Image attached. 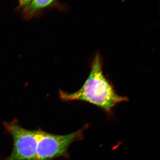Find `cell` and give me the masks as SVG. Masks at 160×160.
Returning a JSON list of instances; mask_svg holds the SVG:
<instances>
[{"label": "cell", "mask_w": 160, "mask_h": 160, "mask_svg": "<svg viewBox=\"0 0 160 160\" xmlns=\"http://www.w3.org/2000/svg\"><path fill=\"white\" fill-rule=\"evenodd\" d=\"M61 99L65 102L82 101L90 103L111 114L113 108L120 103L127 102L126 97L120 96L104 74L101 55L97 53L92 61L89 76L77 91L69 93L60 90Z\"/></svg>", "instance_id": "obj_1"}, {"label": "cell", "mask_w": 160, "mask_h": 160, "mask_svg": "<svg viewBox=\"0 0 160 160\" xmlns=\"http://www.w3.org/2000/svg\"><path fill=\"white\" fill-rule=\"evenodd\" d=\"M4 126L13 141L11 154L4 160H35L38 130H28L14 122H5Z\"/></svg>", "instance_id": "obj_3"}, {"label": "cell", "mask_w": 160, "mask_h": 160, "mask_svg": "<svg viewBox=\"0 0 160 160\" xmlns=\"http://www.w3.org/2000/svg\"><path fill=\"white\" fill-rule=\"evenodd\" d=\"M32 0H19L18 7H23L30 2Z\"/></svg>", "instance_id": "obj_5"}, {"label": "cell", "mask_w": 160, "mask_h": 160, "mask_svg": "<svg viewBox=\"0 0 160 160\" xmlns=\"http://www.w3.org/2000/svg\"><path fill=\"white\" fill-rule=\"evenodd\" d=\"M56 0H32L26 6L18 7V11L25 20L40 17L46 9L52 7Z\"/></svg>", "instance_id": "obj_4"}, {"label": "cell", "mask_w": 160, "mask_h": 160, "mask_svg": "<svg viewBox=\"0 0 160 160\" xmlns=\"http://www.w3.org/2000/svg\"><path fill=\"white\" fill-rule=\"evenodd\" d=\"M86 126L66 135L52 134L38 130L37 149L35 160H52L68 156L69 146L76 141L82 139Z\"/></svg>", "instance_id": "obj_2"}]
</instances>
